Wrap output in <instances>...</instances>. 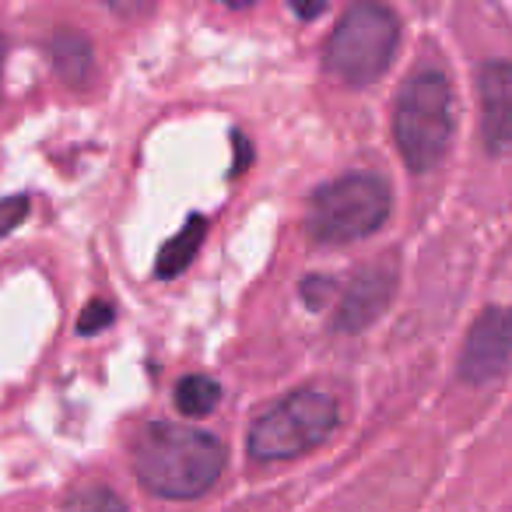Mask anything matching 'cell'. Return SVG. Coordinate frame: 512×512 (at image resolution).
I'll return each instance as SVG.
<instances>
[{"instance_id": "30bf717a", "label": "cell", "mask_w": 512, "mask_h": 512, "mask_svg": "<svg viewBox=\"0 0 512 512\" xmlns=\"http://www.w3.org/2000/svg\"><path fill=\"white\" fill-rule=\"evenodd\" d=\"M50 57H53L57 74L64 81H71V85H81V81L88 78V71H92V46H88V39L78 36V32H60V36H53Z\"/></svg>"}, {"instance_id": "6da1fadb", "label": "cell", "mask_w": 512, "mask_h": 512, "mask_svg": "<svg viewBox=\"0 0 512 512\" xmlns=\"http://www.w3.org/2000/svg\"><path fill=\"white\" fill-rule=\"evenodd\" d=\"M225 470V446L183 421H151L134 442V474L158 498H197Z\"/></svg>"}, {"instance_id": "5bb4252c", "label": "cell", "mask_w": 512, "mask_h": 512, "mask_svg": "<svg viewBox=\"0 0 512 512\" xmlns=\"http://www.w3.org/2000/svg\"><path fill=\"white\" fill-rule=\"evenodd\" d=\"M109 323H113V306L109 302H88V309L81 313L78 320V334H99V330H106Z\"/></svg>"}, {"instance_id": "7a4b0ae2", "label": "cell", "mask_w": 512, "mask_h": 512, "mask_svg": "<svg viewBox=\"0 0 512 512\" xmlns=\"http://www.w3.org/2000/svg\"><path fill=\"white\" fill-rule=\"evenodd\" d=\"M397 148L411 172H432L453 141V88L446 74H414L397 99Z\"/></svg>"}, {"instance_id": "8fae6325", "label": "cell", "mask_w": 512, "mask_h": 512, "mask_svg": "<svg viewBox=\"0 0 512 512\" xmlns=\"http://www.w3.org/2000/svg\"><path fill=\"white\" fill-rule=\"evenodd\" d=\"M221 386L211 376H186L176 386V407L183 418H204L218 407Z\"/></svg>"}, {"instance_id": "8992f818", "label": "cell", "mask_w": 512, "mask_h": 512, "mask_svg": "<svg viewBox=\"0 0 512 512\" xmlns=\"http://www.w3.org/2000/svg\"><path fill=\"white\" fill-rule=\"evenodd\" d=\"M512 358V306H488L470 327L460 355L463 383H491L509 369Z\"/></svg>"}, {"instance_id": "ac0fdd59", "label": "cell", "mask_w": 512, "mask_h": 512, "mask_svg": "<svg viewBox=\"0 0 512 512\" xmlns=\"http://www.w3.org/2000/svg\"><path fill=\"white\" fill-rule=\"evenodd\" d=\"M0 71H4V32H0Z\"/></svg>"}, {"instance_id": "9c48e42d", "label": "cell", "mask_w": 512, "mask_h": 512, "mask_svg": "<svg viewBox=\"0 0 512 512\" xmlns=\"http://www.w3.org/2000/svg\"><path fill=\"white\" fill-rule=\"evenodd\" d=\"M204 235H207V218L193 214V218L165 242L162 253H158V264H155L158 278L169 281V278H176V274H183L186 267L193 264V256L200 253V246H204Z\"/></svg>"}, {"instance_id": "52a82bcc", "label": "cell", "mask_w": 512, "mask_h": 512, "mask_svg": "<svg viewBox=\"0 0 512 512\" xmlns=\"http://www.w3.org/2000/svg\"><path fill=\"white\" fill-rule=\"evenodd\" d=\"M393 288H397L393 267H365L355 278H348V285H344L334 309V330H341V334L365 330L383 313L386 302L393 299Z\"/></svg>"}, {"instance_id": "ba28073f", "label": "cell", "mask_w": 512, "mask_h": 512, "mask_svg": "<svg viewBox=\"0 0 512 512\" xmlns=\"http://www.w3.org/2000/svg\"><path fill=\"white\" fill-rule=\"evenodd\" d=\"M481 95V134L491 155H505L512 148V64L488 60L477 71Z\"/></svg>"}, {"instance_id": "3957f363", "label": "cell", "mask_w": 512, "mask_h": 512, "mask_svg": "<svg viewBox=\"0 0 512 512\" xmlns=\"http://www.w3.org/2000/svg\"><path fill=\"white\" fill-rule=\"evenodd\" d=\"M400 43V22L383 4H355L327 43V71L348 88L383 78Z\"/></svg>"}, {"instance_id": "277c9868", "label": "cell", "mask_w": 512, "mask_h": 512, "mask_svg": "<svg viewBox=\"0 0 512 512\" xmlns=\"http://www.w3.org/2000/svg\"><path fill=\"white\" fill-rule=\"evenodd\" d=\"M337 428V400L323 390H295L281 404L253 421L249 428V456L253 460H292L320 442H327Z\"/></svg>"}, {"instance_id": "5b68a950", "label": "cell", "mask_w": 512, "mask_h": 512, "mask_svg": "<svg viewBox=\"0 0 512 512\" xmlns=\"http://www.w3.org/2000/svg\"><path fill=\"white\" fill-rule=\"evenodd\" d=\"M390 218V190L379 176L351 172L320 186L309 200L306 228L316 242H355Z\"/></svg>"}, {"instance_id": "7c38bea8", "label": "cell", "mask_w": 512, "mask_h": 512, "mask_svg": "<svg viewBox=\"0 0 512 512\" xmlns=\"http://www.w3.org/2000/svg\"><path fill=\"white\" fill-rule=\"evenodd\" d=\"M67 512H127V505L120 502V495L109 488H88L67 505Z\"/></svg>"}, {"instance_id": "9a60e30c", "label": "cell", "mask_w": 512, "mask_h": 512, "mask_svg": "<svg viewBox=\"0 0 512 512\" xmlns=\"http://www.w3.org/2000/svg\"><path fill=\"white\" fill-rule=\"evenodd\" d=\"M334 288L337 285L330 278H306V281H302V299H306L313 309H323V302L334 295Z\"/></svg>"}, {"instance_id": "4fadbf2b", "label": "cell", "mask_w": 512, "mask_h": 512, "mask_svg": "<svg viewBox=\"0 0 512 512\" xmlns=\"http://www.w3.org/2000/svg\"><path fill=\"white\" fill-rule=\"evenodd\" d=\"M29 211H32V200L25 197V193H11V197L0 200V239L15 232V228L29 218Z\"/></svg>"}, {"instance_id": "e0dca14e", "label": "cell", "mask_w": 512, "mask_h": 512, "mask_svg": "<svg viewBox=\"0 0 512 512\" xmlns=\"http://www.w3.org/2000/svg\"><path fill=\"white\" fill-rule=\"evenodd\" d=\"M235 144H239V162H235V172H242V169H246V162H249V148H246V137H235Z\"/></svg>"}, {"instance_id": "2e32d148", "label": "cell", "mask_w": 512, "mask_h": 512, "mask_svg": "<svg viewBox=\"0 0 512 512\" xmlns=\"http://www.w3.org/2000/svg\"><path fill=\"white\" fill-rule=\"evenodd\" d=\"M292 11H295L299 18H320L323 11H327V4H295Z\"/></svg>"}]
</instances>
